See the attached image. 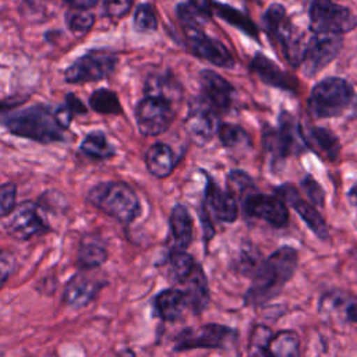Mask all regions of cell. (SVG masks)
Masks as SVG:
<instances>
[{"label": "cell", "instance_id": "39", "mask_svg": "<svg viewBox=\"0 0 357 357\" xmlns=\"http://www.w3.org/2000/svg\"><path fill=\"white\" fill-rule=\"evenodd\" d=\"M301 188L304 191V194L307 195L310 204H312L314 206H324L325 202V191L321 187V184L311 176L307 174L303 180H301Z\"/></svg>", "mask_w": 357, "mask_h": 357}, {"label": "cell", "instance_id": "3", "mask_svg": "<svg viewBox=\"0 0 357 357\" xmlns=\"http://www.w3.org/2000/svg\"><path fill=\"white\" fill-rule=\"evenodd\" d=\"M86 199L95 208L124 225L132 223L141 212L138 195L123 181L100 183L88 191Z\"/></svg>", "mask_w": 357, "mask_h": 357}, {"label": "cell", "instance_id": "24", "mask_svg": "<svg viewBox=\"0 0 357 357\" xmlns=\"http://www.w3.org/2000/svg\"><path fill=\"white\" fill-rule=\"evenodd\" d=\"M155 314L166 322H173L180 318L184 308L187 307V300L184 291L176 287H169L159 291L152 300Z\"/></svg>", "mask_w": 357, "mask_h": 357}, {"label": "cell", "instance_id": "34", "mask_svg": "<svg viewBox=\"0 0 357 357\" xmlns=\"http://www.w3.org/2000/svg\"><path fill=\"white\" fill-rule=\"evenodd\" d=\"M272 337L271 329L265 325H257L248 340L245 357H268V344Z\"/></svg>", "mask_w": 357, "mask_h": 357}, {"label": "cell", "instance_id": "37", "mask_svg": "<svg viewBox=\"0 0 357 357\" xmlns=\"http://www.w3.org/2000/svg\"><path fill=\"white\" fill-rule=\"evenodd\" d=\"M254 188L252 178L241 170H231L227 176V190L231 191L234 197L240 195L241 199L248 195L250 190Z\"/></svg>", "mask_w": 357, "mask_h": 357}, {"label": "cell", "instance_id": "31", "mask_svg": "<svg viewBox=\"0 0 357 357\" xmlns=\"http://www.w3.org/2000/svg\"><path fill=\"white\" fill-rule=\"evenodd\" d=\"M89 106L99 114H120L123 112L116 92L99 88L89 96Z\"/></svg>", "mask_w": 357, "mask_h": 357}, {"label": "cell", "instance_id": "1", "mask_svg": "<svg viewBox=\"0 0 357 357\" xmlns=\"http://www.w3.org/2000/svg\"><path fill=\"white\" fill-rule=\"evenodd\" d=\"M298 264V252L290 245H283L273 251L265 261L259 262L252 282L244 294V303L261 307L273 300L293 276Z\"/></svg>", "mask_w": 357, "mask_h": 357}, {"label": "cell", "instance_id": "26", "mask_svg": "<svg viewBox=\"0 0 357 357\" xmlns=\"http://www.w3.org/2000/svg\"><path fill=\"white\" fill-rule=\"evenodd\" d=\"M107 259V250L103 243L95 237H85L77 251V265L81 271H93L102 266Z\"/></svg>", "mask_w": 357, "mask_h": 357}, {"label": "cell", "instance_id": "28", "mask_svg": "<svg viewBox=\"0 0 357 357\" xmlns=\"http://www.w3.org/2000/svg\"><path fill=\"white\" fill-rule=\"evenodd\" d=\"M268 357H301L298 333L284 329L272 335L268 344Z\"/></svg>", "mask_w": 357, "mask_h": 357}, {"label": "cell", "instance_id": "45", "mask_svg": "<svg viewBox=\"0 0 357 357\" xmlns=\"http://www.w3.org/2000/svg\"><path fill=\"white\" fill-rule=\"evenodd\" d=\"M73 8H82V10H88L92 8L99 0H66Z\"/></svg>", "mask_w": 357, "mask_h": 357}, {"label": "cell", "instance_id": "33", "mask_svg": "<svg viewBox=\"0 0 357 357\" xmlns=\"http://www.w3.org/2000/svg\"><path fill=\"white\" fill-rule=\"evenodd\" d=\"M169 265L173 273V278L181 283L185 278L191 275V272L198 265L194 258L185 251H170L169 255Z\"/></svg>", "mask_w": 357, "mask_h": 357}, {"label": "cell", "instance_id": "17", "mask_svg": "<svg viewBox=\"0 0 357 357\" xmlns=\"http://www.w3.org/2000/svg\"><path fill=\"white\" fill-rule=\"evenodd\" d=\"M89 272L91 271H81L66 283L61 296V300L66 305L71 308L86 307L103 289L106 284L105 280L96 279Z\"/></svg>", "mask_w": 357, "mask_h": 357}, {"label": "cell", "instance_id": "12", "mask_svg": "<svg viewBox=\"0 0 357 357\" xmlns=\"http://www.w3.org/2000/svg\"><path fill=\"white\" fill-rule=\"evenodd\" d=\"M181 28L184 31L185 46L194 56L216 67H223V68L234 67V59L231 53L227 50V47L222 42L208 36L204 32L202 25L195 24V25H185Z\"/></svg>", "mask_w": 357, "mask_h": 357}, {"label": "cell", "instance_id": "7", "mask_svg": "<svg viewBox=\"0 0 357 357\" xmlns=\"http://www.w3.org/2000/svg\"><path fill=\"white\" fill-rule=\"evenodd\" d=\"M117 61V56L110 50H88L64 70V81L67 84H85L105 79L113 74Z\"/></svg>", "mask_w": 357, "mask_h": 357}, {"label": "cell", "instance_id": "49", "mask_svg": "<svg viewBox=\"0 0 357 357\" xmlns=\"http://www.w3.org/2000/svg\"><path fill=\"white\" fill-rule=\"evenodd\" d=\"M0 357H4V354H3V353H1V351H0Z\"/></svg>", "mask_w": 357, "mask_h": 357}, {"label": "cell", "instance_id": "16", "mask_svg": "<svg viewBox=\"0 0 357 357\" xmlns=\"http://www.w3.org/2000/svg\"><path fill=\"white\" fill-rule=\"evenodd\" d=\"M276 195L284 201V204H289L297 213L298 216L304 220V223L308 226V229L319 238V240H326L329 237V230L328 226L318 212L317 206L307 202L303 199L297 191V188L293 184L284 183L280 187L275 190Z\"/></svg>", "mask_w": 357, "mask_h": 357}, {"label": "cell", "instance_id": "5", "mask_svg": "<svg viewBox=\"0 0 357 357\" xmlns=\"http://www.w3.org/2000/svg\"><path fill=\"white\" fill-rule=\"evenodd\" d=\"M356 98L349 81L340 77H328L311 89L307 107L314 119L337 117L346 112Z\"/></svg>", "mask_w": 357, "mask_h": 357}, {"label": "cell", "instance_id": "41", "mask_svg": "<svg viewBox=\"0 0 357 357\" xmlns=\"http://www.w3.org/2000/svg\"><path fill=\"white\" fill-rule=\"evenodd\" d=\"M135 0H102V13L110 20H120L131 10Z\"/></svg>", "mask_w": 357, "mask_h": 357}, {"label": "cell", "instance_id": "47", "mask_svg": "<svg viewBox=\"0 0 357 357\" xmlns=\"http://www.w3.org/2000/svg\"><path fill=\"white\" fill-rule=\"evenodd\" d=\"M347 199L349 202L357 208V181L353 184V187L347 191Z\"/></svg>", "mask_w": 357, "mask_h": 357}, {"label": "cell", "instance_id": "40", "mask_svg": "<svg viewBox=\"0 0 357 357\" xmlns=\"http://www.w3.org/2000/svg\"><path fill=\"white\" fill-rule=\"evenodd\" d=\"M17 205V185L4 183L0 185V219L7 218Z\"/></svg>", "mask_w": 357, "mask_h": 357}, {"label": "cell", "instance_id": "46", "mask_svg": "<svg viewBox=\"0 0 357 357\" xmlns=\"http://www.w3.org/2000/svg\"><path fill=\"white\" fill-rule=\"evenodd\" d=\"M24 103L22 99H8V100H0V114L13 110L14 107H17L18 105Z\"/></svg>", "mask_w": 357, "mask_h": 357}, {"label": "cell", "instance_id": "22", "mask_svg": "<svg viewBox=\"0 0 357 357\" xmlns=\"http://www.w3.org/2000/svg\"><path fill=\"white\" fill-rule=\"evenodd\" d=\"M303 137L307 149H311L319 158L329 162H335L337 159L340 152V142L331 130L325 127H310L303 130Z\"/></svg>", "mask_w": 357, "mask_h": 357}, {"label": "cell", "instance_id": "11", "mask_svg": "<svg viewBox=\"0 0 357 357\" xmlns=\"http://www.w3.org/2000/svg\"><path fill=\"white\" fill-rule=\"evenodd\" d=\"M343 47V39L340 35H317L305 42V47L301 59L303 74L308 78L315 77L329 63H332Z\"/></svg>", "mask_w": 357, "mask_h": 357}, {"label": "cell", "instance_id": "15", "mask_svg": "<svg viewBox=\"0 0 357 357\" xmlns=\"http://www.w3.org/2000/svg\"><path fill=\"white\" fill-rule=\"evenodd\" d=\"M243 211L247 216L265 220L275 227H284L289 223L287 206L278 195L250 192L243 198Z\"/></svg>", "mask_w": 357, "mask_h": 357}, {"label": "cell", "instance_id": "4", "mask_svg": "<svg viewBox=\"0 0 357 357\" xmlns=\"http://www.w3.org/2000/svg\"><path fill=\"white\" fill-rule=\"evenodd\" d=\"M262 146L272 165L283 163L289 156L307 149L301 124L287 110L278 117V127L265 126L262 130Z\"/></svg>", "mask_w": 357, "mask_h": 357}, {"label": "cell", "instance_id": "14", "mask_svg": "<svg viewBox=\"0 0 357 357\" xmlns=\"http://www.w3.org/2000/svg\"><path fill=\"white\" fill-rule=\"evenodd\" d=\"M6 231L15 240L26 241L35 236L43 234L49 230L40 206L31 201H24L13 209L6 220Z\"/></svg>", "mask_w": 357, "mask_h": 357}, {"label": "cell", "instance_id": "27", "mask_svg": "<svg viewBox=\"0 0 357 357\" xmlns=\"http://www.w3.org/2000/svg\"><path fill=\"white\" fill-rule=\"evenodd\" d=\"M213 14H216L220 20L226 21L229 25L241 31L244 35H247L255 40L258 39L259 29L245 13H243L229 4L213 1Z\"/></svg>", "mask_w": 357, "mask_h": 357}, {"label": "cell", "instance_id": "20", "mask_svg": "<svg viewBox=\"0 0 357 357\" xmlns=\"http://www.w3.org/2000/svg\"><path fill=\"white\" fill-rule=\"evenodd\" d=\"M248 68L264 84L282 91L297 93L298 81L293 75L283 71L275 61L268 59L264 53H255L250 61Z\"/></svg>", "mask_w": 357, "mask_h": 357}, {"label": "cell", "instance_id": "29", "mask_svg": "<svg viewBox=\"0 0 357 357\" xmlns=\"http://www.w3.org/2000/svg\"><path fill=\"white\" fill-rule=\"evenodd\" d=\"M79 151L95 160H106L116 155L114 146L102 131H92L86 134L79 145Z\"/></svg>", "mask_w": 357, "mask_h": 357}, {"label": "cell", "instance_id": "10", "mask_svg": "<svg viewBox=\"0 0 357 357\" xmlns=\"http://www.w3.org/2000/svg\"><path fill=\"white\" fill-rule=\"evenodd\" d=\"M318 312L325 324L336 329L357 326V296L339 289L326 291L319 298Z\"/></svg>", "mask_w": 357, "mask_h": 357}, {"label": "cell", "instance_id": "23", "mask_svg": "<svg viewBox=\"0 0 357 357\" xmlns=\"http://www.w3.org/2000/svg\"><path fill=\"white\" fill-rule=\"evenodd\" d=\"M181 284L184 286V296L187 300V307L192 310L194 314H201L209 304L211 293L206 276L201 265H197L188 278H185Z\"/></svg>", "mask_w": 357, "mask_h": 357}, {"label": "cell", "instance_id": "42", "mask_svg": "<svg viewBox=\"0 0 357 357\" xmlns=\"http://www.w3.org/2000/svg\"><path fill=\"white\" fill-rule=\"evenodd\" d=\"M15 264L17 261L13 252L7 250H0V290L13 275L15 269Z\"/></svg>", "mask_w": 357, "mask_h": 357}, {"label": "cell", "instance_id": "25", "mask_svg": "<svg viewBox=\"0 0 357 357\" xmlns=\"http://www.w3.org/2000/svg\"><path fill=\"white\" fill-rule=\"evenodd\" d=\"M145 165L153 177L165 178L174 170L176 155L167 144L156 142L148 148L145 153Z\"/></svg>", "mask_w": 357, "mask_h": 357}, {"label": "cell", "instance_id": "18", "mask_svg": "<svg viewBox=\"0 0 357 357\" xmlns=\"http://www.w3.org/2000/svg\"><path fill=\"white\" fill-rule=\"evenodd\" d=\"M199 84L202 96L209 102L218 114L230 110L234 99V86L213 70H202L199 73Z\"/></svg>", "mask_w": 357, "mask_h": 357}, {"label": "cell", "instance_id": "44", "mask_svg": "<svg viewBox=\"0 0 357 357\" xmlns=\"http://www.w3.org/2000/svg\"><path fill=\"white\" fill-rule=\"evenodd\" d=\"M188 3L208 21L213 14V1L212 0H188Z\"/></svg>", "mask_w": 357, "mask_h": 357}, {"label": "cell", "instance_id": "32", "mask_svg": "<svg viewBox=\"0 0 357 357\" xmlns=\"http://www.w3.org/2000/svg\"><path fill=\"white\" fill-rule=\"evenodd\" d=\"M145 95H160L173 102L176 95H181V89L172 75L158 74L146 79Z\"/></svg>", "mask_w": 357, "mask_h": 357}, {"label": "cell", "instance_id": "9", "mask_svg": "<svg viewBox=\"0 0 357 357\" xmlns=\"http://www.w3.org/2000/svg\"><path fill=\"white\" fill-rule=\"evenodd\" d=\"M135 120L142 135H160L174 120L173 102L160 95H145L135 107Z\"/></svg>", "mask_w": 357, "mask_h": 357}, {"label": "cell", "instance_id": "2", "mask_svg": "<svg viewBox=\"0 0 357 357\" xmlns=\"http://www.w3.org/2000/svg\"><path fill=\"white\" fill-rule=\"evenodd\" d=\"M0 124L13 135L36 141L40 144L61 142L66 139L54 110L47 105H32L20 110H10L0 114Z\"/></svg>", "mask_w": 357, "mask_h": 357}, {"label": "cell", "instance_id": "13", "mask_svg": "<svg viewBox=\"0 0 357 357\" xmlns=\"http://www.w3.org/2000/svg\"><path fill=\"white\" fill-rule=\"evenodd\" d=\"M218 116L219 114L202 95L190 100L184 128L195 145L202 146L212 139L219 127Z\"/></svg>", "mask_w": 357, "mask_h": 357}, {"label": "cell", "instance_id": "35", "mask_svg": "<svg viewBox=\"0 0 357 357\" xmlns=\"http://www.w3.org/2000/svg\"><path fill=\"white\" fill-rule=\"evenodd\" d=\"M134 29L138 33H152L158 29V17L149 3H142L135 8L132 18Z\"/></svg>", "mask_w": 357, "mask_h": 357}, {"label": "cell", "instance_id": "38", "mask_svg": "<svg viewBox=\"0 0 357 357\" xmlns=\"http://www.w3.org/2000/svg\"><path fill=\"white\" fill-rule=\"evenodd\" d=\"M286 21V8L280 3H272L264 13V24L268 35L272 38Z\"/></svg>", "mask_w": 357, "mask_h": 357}, {"label": "cell", "instance_id": "36", "mask_svg": "<svg viewBox=\"0 0 357 357\" xmlns=\"http://www.w3.org/2000/svg\"><path fill=\"white\" fill-rule=\"evenodd\" d=\"M95 24V17L92 13L82 8H70L66 13V25L67 28L78 35H85L92 29Z\"/></svg>", "mask_w": 357, "mask_h": 357}, {"label": "cell", "instance_id": "21", "mask_svg": "<svg viewBox=\"0 0 357 357\" xmlns=\"http://www.w3.org/2000/svg\"><path fill=\"white\" fill-rule=\"evenodd\" d=\"M192 241V218L183 204H176L169 218L170 251H185Z\"/></svg>", "mask_w": 357, "mask_h": 357}, {"label": "cell", "instance_id": "43", "mask_svg": "<svg viewBox=\"0 0 357 357\" xmlns=\"http://www.w3.org/2000/svg\"><path fill=\"white\" fill-rule=\"evenodd\" d=\"M64 106L73 114V117H75L78 114H85L86 113V107L84 106V103L74 93H67L66 95Z\"/></svg>", "mask_w": 357, "mask_h": 357}, {"label": "cell", "instance_id": "8", "mask_svg": "<svg viewBox=\"0 0 357 357\" xmlns=\"http://www.w3.org/2000/svg\"><path fill=\"white\" fill-rule=\"evenodd\" d=\"M237 340V331L220 325L206 324L198 328H185L174 337L173 349L187 351L192 349H227Z\"/></svg>", "mask_w": 357, "mask_h": 357}, {"label": "cell", "instance_id": "30", "mask_svg": "<svg viewBox=\"0 0 357 357\" xmlns=\"http://www.w3.org/2000/svg\"><path fill=\"white\" fill-rule=\"evenodd\" d=\"M216 134L220 144L227 149H237V148H244L251 145L250 135L243 127L237 124L220 123Z\"/></svg>", "mask_w": 357, "mask_h": 357}, {"label": "cell", "instance_id": "48", "mask_svg": "<svg viewBox=\"0 0 357 357\" xmlns=\"http://www.w3.org/2000/svg\"><path fill=\"white\" fill-rule=\"evenodd\" d=\"M117 357H137V356H135V353L131 349H126Z\"/></svg>", "mask_w": 357, "mask_h": 357}, {"label": "cell", "instance_id": "6", "mask_svg": "<svg viewBox=\"0 0 357 357\" xmlns=\"http://www.w3.org/2000/svg\"><path fill=\"white\" fill-rule=\"evenodd\" d=\"M310 29L317 35H342L357 26V17L333 0H311L308 8Z\"/></svg>", "mask_w": 357, "mask_h": 357}, {"label": "cell", "instance_id": "19", "mask_svg": "<svg viewBox=\"0 0 357 357\" xmlns=\"http://www.w3.org/2000/svg\"><path fill=\"white\" fill-rule=\"evenodd\" d=\"M205 209L218 220L233 223L238 215L237 199L229 190H222L209 174L205 173Z\"/></svg>", "mask_w": 357, "mask_h": 357}]
</instances>
